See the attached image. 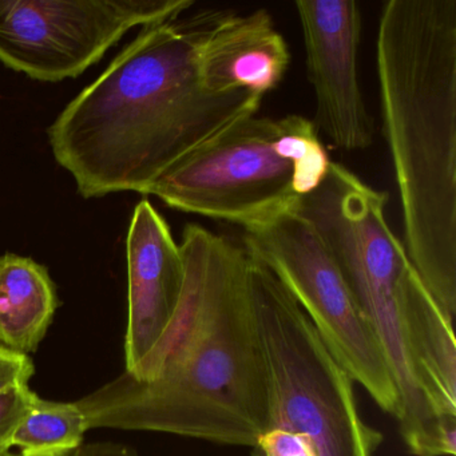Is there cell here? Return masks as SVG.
Listing matches in <instances>:
<instances>
[{
  "mask_svg": "<svg viewBox=\"0 0 456 456\" xmlns=\"http://www.w3.org/2000/svg\"><path fill=\"white\" fill-rule=\"evenodd\" d=\"M185 287L172 325L135 378L77 400L90 428L154 431L253 448L266 420V373L242 245L188 224Z\"/></svg>",
  "mask_w": 456,
  "mask_h": 456,
  "instance_id": "cell-1",
  "label": "cell"
},
{
  "mask_svg": "<svg viewBox=\"0 0 456 456\" xmlns=\"http://www.w3.org/2000/svg\"><path fill=\"white\" fill-rule=\"evenodd\" d=\"M228 12L204 9L142 28L53 122V154L82 197L145 194L175 162L257 114L263 97L216 94L200 77L202 45Z\"/></svg>",
  "mask_w": 456,
  "mask_h": 456,
  "instance_id": "cell-2",
  "label": "cell"
},
{
  "mask_svg": "<svg viewBox=\"0 0 456 456\" xmlns=\"http://www.w3.org/2000/svg\"><path fill=\"white\" fill-rule=\"evenodd\" d=\"M383 132L404 248L442 311L456 312V0H389L376 42Z\"/></svg>",
  "mask_w": 456,
  "mask_h": 456,
  "instance_id": "cell-3",
  "label": "cell"
},
{
  "mask_svg": "<svg viewBox=\"0 0 456 456\" xmlns=\"http://www.w3.org/2000/svg\"><path fill=\"white\" fill-rule=\"evenodd\" d=\"M388 194L332 162L319 188L296 200L332 256L357 305L378 338L399 391L397 419L408 450L418 456H455L456 418L440 416L421 389L408 324L432 296L386 218Z\"/></svg>",
  "mask_w": 456,
  "mask_h": 456,
  "instance_id": "cell-4",
  "label": "cell"
},
{
  "mask_svg": "<svg viewBox=\"0 0 456 456\" xmlns=\"http://www.w3.org/2000/svg\"><path fill=\"white\" fill-rule=\"evenodd\" d=\"M266 373V420L252 456H375L383 435L357 410L354 380L287 288L249 255Z\"/></svg>",
  "mask_w": 456,
  "mask_h": 456,
  "instance_id": "cell-5",
  "label": "cell"
},
{
  "mask_svg": "<svg viewBox=\"0 0 456 456\" xmlns=\"http://www.w3.org/2000/svg\"><path fill=\"white\" fill-rule=\"evenodd\" d=\"M242 247L287 288L349 378L399 419V391L383 348L314 226L297 213L245 229Z\"/></svg>",
  "mask_w": 456,
  "mask_h": 456,
  "instance_id": "cell-6",
  "label": "cell"
},
{
  "mask_svg": "<svg viewBox=\"0 0 456 456\" xmlns=\"http://www.w3.org/2000/svg\"><path fill=\"white\" fill-rule=\"evenodd\" d=\"M276 119L250 116L207 141L162 173L143 196L181 212L265 225L295 207L292 169L273 151Z\"/></svg>",
  "mask_w": 456,
  "mask_h": 456,
  "instance_id": "cell-7",
  "label": "cell"
},
{
  "mask_svg": "<svg viewBox=\"0 0 456 456\" xmlns=\"http://www.w3.org/2000/svg\"><path fill=\"white\" fill-rule=\"evenodd\" d=\"M194 0H0V62L41 82L77 78L134 28L180 17Z\"/></svg>",
  "mask_w": 456,
  "mask_h": 456,
  "instance_id": "cell-8",
  "label": "cell"
},
{
  "mask_svg": "<svg viewBox=\"0 0 456 456\" xmlns=\"http://www.w3.org/2000/svg\"><path fill=\"white\" fill-rule=\"evenodd\" d=\"M306 76L316 100L314 125L336 148H370L375 122L362 97L357 71L362 12L354 0L296 2Z\"/></svg>",
  "mask_w": 456,
  "mask_h": 456,
  "instance_id": "cell-9",
  "label": "cell"
},
{
  "mask_svg": "<svg viewBox=\"0 0 456 456\" xmlns=\"http://www.w3.org/2000/svg\"><path fill=\"white\" fill-rule=\"evenodd\" d=\"M125 362L135 378L172 325L185 287V261L167 220L148 199L138 202L126 237Z\"/></svg>",
  "mask_w": 456,
  "mask_h": 456,
  "instance_id": "cell-10",
  "label": "cell"
},
{
  "mask_svg": "<svg viewBox=\"0 0 456 456\" xmlns=\"http://www.w3.org/2000/svg\"><path fill=\"white\" fill-rule=\"evenodd\" d=\"M290 63L289 47L271 14L260 9L228 15L200 52V77L216 94L245 92L263 97L279 86Z\"/></svg>",
  "mask_w": 456,
  "mask_h": 456,
  "instance_id": "cell-11",
  "label": "cell"
},
{
  "mask_svg": "<svg viewBox=\"0 0 456 456\" xmlns=\"http://www.w3.org/2000/svg\"><path fill=\"white\" fill-rule=\"evenodd\" d=\"M58 308L46 266L33 258L0 256V346L28 354L38 349Z\"/></svg>",
  "mask_w": 456,
  "mask_h": 456,
  "instance_id": "cell-12",
  "label": "cell"
},
{
  "mask_svg": "<svg viewBox=\"0 0 456 456\" xmlns=\"http://www.w3.org/2000/svg\"><path fill=\"white\" fill-rule=\"evenodd\" d=\"M87 429L86 418L76 402L37 396L12 436V448H20V456H70L84 444Z\"/></svg>",
  "mask_w": 456,
  "mask_h": 456,
  "instance_id": "cell-13",
  "label": "cell"
},
{
  "mask_svg": "<svg viewBox=\"0 0 456 456\" xmlns=\"http://www.w3.org/2000/svg\"><path fill=\"white\" fill-rule=\"evenodd\" d=\"M272 145L276 156L290 165L293 193L297 199L316 191L327 177L332 161L312 119L300 114L276 119Z\"/></svg>",
  "mask_w": 456,
  "mask_h": 456,
  "instance_id": "cell-14",
  "label": "cell"
},
{
  "mask_svg": "<svg viewBox=\"0 0 456 456\" xmlns=\"http://www.w3.org/2000/svg\"><path fill=\"white\" fill-rule=\"evenodd\" d=\"M37 396L28 384L0 389V451H10L12 436Z\"/></svg>",
  "mask_w": 456,
  "mask_h": 456,
  "instance_id": "cell-15",
  "label": "cell"
},
{
  "mask_svg": "<svg viewBox=\"0 0 456 456\" xmlns=\"http://www.w3.org/2000/svg\"><path fill=\"white\" fill-rule=\"evenodd\" d=\"M34 370L28 354H18L0 346V389L28 384Z\"/></svg>",
  "mask_w": 456,
  "mask_h": 456,
  "instance_id": "cell-16",
  "label": "cell"
},
{
  "mask_svg": "<svg viewBox=\"0 0 456 456\" xmlns=\"http://www.w3.org/2000/svg\"><path fill=\"white\" fill-rule=\"evenodd\" d=\"M70 456H138V453L118 443L97 442L82 444Z\"/></svg>",
  "mask_w": 456,
  "mask_h": 456,
  "instance_id": "cell-17",
  "label": "cell"
},
{
  "mask_svg": "<svg viewBox=\"0 0 456 456\" xmlns=\"http://www.w3.org/2000/svg\"><path fill=\"white\" fill-rule=\"evenodd\" d=\"M0 456H20V455H15V453L10 452V451H0Z\"/></svg>",
  "mask_w": 456,
  "mask_h": 456,
  "instance_id": "cell-18",
  "label": "cell"
}]
</instances>
